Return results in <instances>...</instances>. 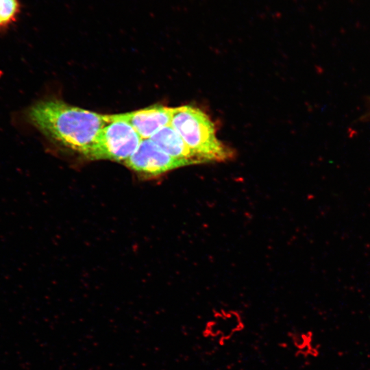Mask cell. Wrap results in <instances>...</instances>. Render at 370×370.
Returning <instances> with one entry per match:
<instances>
[{
  "label": "cell",
  "instance_id": "6da1fadb",
  "mask_svg": "<svg viewBox=\"0 0 370 370\" xmlns=\"http://www.w3.org/2000/svg\"><path fill=\"white\" fill-rule=\"evenodd\" d=\"M28 118L49 139L84 156L110 121L108 114L54 99L35 103L28 111Z\"/></svg>",
  "mask_w": 370,
  "mask_h": 370
},
{
  "label": "cell",
  "instance_id": "7a4b0ae2",
  "mask_svg": "<svg viewBox=\"0 0 370 370\" xmlns=\"http://www.w3.org/2000/svg\"><path fill=\"white\" fill-rule=\"evenodd\" d=\"M170 125L205 162L233 158V150L217 138L214 123L200 109L190 106L173 108Z\"/></svg>",
  "mask_w": 370,
  "mask_h": 370
},
{
  "label": "cell",
  "instance_id": "3957f363",
  "mask_svg": "<svg viewBox=\"0 0 370 370\" xmlns=\"http://www.w3.org/2000/svg\"><path fill=\"white\" fill-rule=\"evenodd\" d=\"M108 115L109 122L99 132L85 157L123 163L136 151L143 139L130 123L114 114Z\"/></svg>",
  "mask_w": 370,
  "mask_h": 370
},
{
  "label": "cell",
  "instance_id": "277c9868",
  "mask_svg": "<svg viewBox=\"0 0 370 370\" xmlns=\"http://www.w3.org/2000/svg\"><path fill=\"white\" fill-rule=\"evenodd\" d=\"M123 164L146 177L159 176L173 169L189 165L164 152L150 138L143 139L136 151Z\"/></svg>",
  "mask_w": 370,
  "mask_h": 370
},
{
  "label": "cell",
  "instance_id": "5b68a950",
  "mask_svg": "<svg viewBox=\"0 0 370 370\" xmlns=\"http://www.w3.org/2000/svg\"><path fill=\"white\" fill-rule=\"evenodd\" d=\"M173 108L154 105L133 112L114 114L130 123L142 139L150 138L161 128L171 123Z\"/></svg>",
  "mask_w": 370,
  "mask_h": 370
},
{
  "label": "cell",
  "instance_id": "8992f818",
  "mask_svg": "<svg viewBox=\"0 0 370 370\" xmlns=\"http://www.w3.org/2000/svg\"><path fill=\"white\" fill-rule=\"evenodd\" d=\"M150 139L164 152L171 157L186 161L189 165L205 162L186 145L171 125L161 128Z\"/></svg>",
  "mask_w": 370,
  "mask_h": 370
},
{
  "label": "cell",
  "instance_id": "52a82bcc",
  "mask_svg": "<svg viewBox=\"0 0 370 370\" xmlns=\"http://www.w3.org/2000/svg\"><path fill=\"white\" fill-rule=\"evenodd\" d=\"M243 328L244 324L238 314H218L206 324L204 334L206 337L215 339L222 345Z\"/></svg>",
  "mask_w": 370,
  "mask_h": 370
},
{
  "label": "cell",
  "instance_id": "ba28073f",
  "mask_svg": "<svg viewBox=\"0 0 370 370\" xmlns=\"http://www.w3.org/2000/svg\"><path fill=\"white\" fill-rule=\"evenodd\" d=\"M20 11L18 0H0V32L16 21Z\"/></svg>",
  "mask_w": 370,
  "mask_h": 370
},
{
  "label": "cell",
  "instance_id": "9c48e42d",
  "mask_svg": "<svg viewBox=\"0 0 370 370\" xmlns=\"http://www.w3.org/2000/svg\"><path fill=\"white\" fill-rule=\"evenodd\" d=\"M310 333H293L291 338L292 339L294 345L299 349V353L302 354H312L315 355L312 347Z\"/></svg>",
  "mask_w": 370,
  "mask_h": 370
}]
</instances>
